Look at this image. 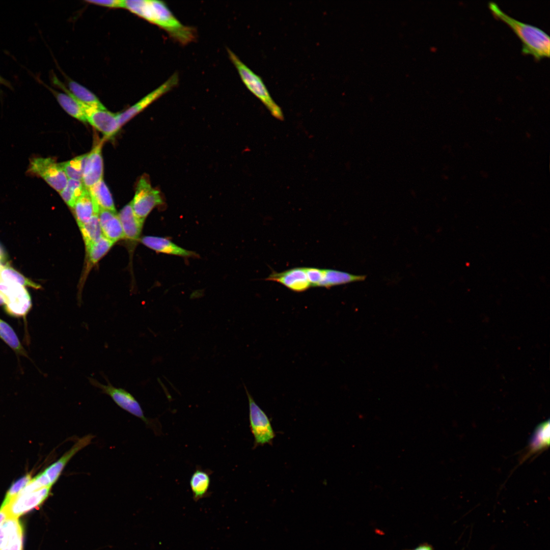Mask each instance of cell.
I'll return each instance as SVG.
<instances>
[{"label": "cell", "mask_w": 550, "mask_h": 550, "mask_svg": "<svg viewBox=\"0 0 550 550\" xmlns=\"http://www.w3.org/2000/svg\"><path fill=\"white\" fill-rule=\"evenodd\" d=\"M125 8L165 31L175 41L185 45L195 41V28L182 23L162 1L126 0Z\"/></svg>", "instance_id": "cell-1"}, {"label": "cell", "mask_w": 550, "mask_h": 550, "mask_svg": "<svg viewBox=\"0 0 550 550\" xmlns=\"http://www.w3.org/2000/svg\"><path fill=\"white\" fill-rule=\"evenodd\" d=\"M488 7L493 16L506 23L519 37L522 43V52L533 56L536 60L549 58L550 37L541 29L511 17L493 2Z\"/></svg>", "instance_id": "cell-2"}, {"label": "cell", "mask_w": 550, "mask_h": 550, "mask_svg": "<svg viewBox=\"0 0 550 550\" xmlns=\"http://www.w3.org/2000/svg\"><path fill=\"white\" fill-rule=\"evenodd\" d=\"M227 51L230 61L236 68L246 88L266 106L275 118L284 119L282 109L271 96L262 78L248 67L239 57L229 48Z\"/></svg>", "instance_id": "cell-3"}, {"label": "cell", "mask_w": 550, "mask_h": 550, "mask_svg": "<svg viewBox=\"0 0 550 550\" xmlns=\"http://www.w3.org/2000/svg\"><path fill=\"white\" fill-rule=\"evenodd\" d=\"M163 202L160 191L151 186L148 176H142L138 182L134 198L131 201L136 217L144 222L150 212Z\"/></svg>", "instance_id": "cell-4"}, {"label": "cell", "mask_w": 550, "mask_h": 550, "mask_svg": "<svg viewBox=\"0 0 550 550\" xmlns=\"http://www.w3.org/2000/svg\"><path fill=\"white\" fill-rule=\"evenodd\" d=\"M29 174L39 177L60 193L66 186L68 178L60 163L50 157H35L30 162Z\"/></svg>", "instance_id": "cell-5"}, {"label": "cell", "mask_w": 550, "mask_h": 550, "mask_svg": "<svg viewBox=\"0 0 550 550\" xmlns=\"http://www.w3.org/2000/svg\"><path fill=\"white\" fill-rule=\"evenodd\" d=\"M0 292L5 300L4 309L9 315L25 317L32 308L31 296L24 286L16 283L0 282Z\"/></svg>", "instance_id": "cell-6"}, {"label": "cell", "mask_w": 550, "mask_h": 550, "mask_svg": "<svg viewBox=\"0 0 550 550\" xmlns=\"http://www.w3.org/2000/svg\"><path fill=\"white\" fill-rule=\"evenodd\" d=\"M249 404L250 426L254 437L255 445L270 444L275 433L266 413L256 403L245 386Z\"/></svg>", "instance_id": "cell-7"}, {"label": "cell", "mask_w": 550, "mask_h": 550, "mask_svg": "<svg viewBox=\"0 0 550 550\" xmlns=\"http://www.w3.org/2000/svg\"><path fill=\"white\" fill-rule=\"evenodd\" d=\"M89 380L93 386L99 389L103 393L109 396L120 407L141 419L147 425L153 427L154 430V427L156 429L155 425L145 417L139 403L128 392L124 389L114 387L108 381L107 384H104L94 378L90 377Z\"/></svg>", "instance_id": "cell-8"}, {"label": "cell", "mask_w": 550, "mask_h": 550, "mask_svg": "<svg viewBox=\"0 0 550 550\" xmlns=\"http://www.w3.org/2000/svg\"><path fill=\"white\" fill-rule=\"evenodd\" d=\"M93 438V435H88L80 438L60 459L34 478L38 485L41 487H51L58 480L69 461L76 453L88 446Z\"/></svg>", "instance_id": "cell-9"}, {"label": "cell", "mask_w": 550, "mask_h": 550, "mask_svg": "<svg viewBox=\"0 0 550 550\" xmlns=\"http://www.w3.org/2000/svg\"><path fill=\"white\" fill-rule=\"evenodd\" d=\"M178 74L175 73L159 87L144 97L134 105L126 111L117 114L120 127H121L154 101L174 88L178 84Z\"/></svg>", "instance_id": "cell-10"}, {"label": "cell", "mask_w": 550, "mask_h": 550, "mask_svg": "<svg viewBox=\"0 0 550 550\" xmlns=\"http://www.w3.org/2000/svg\"><path fill=\"white\" fill-rule=\"evenodd\" d=\"M86 116L87 122L104 135V139L113 137L119 130L117 114L107 110L94 108L77 100Z\"/></svg>", "instance_id": "cell-11"}, {"label": "cell", "mask_w": 550, "mask_h": 550, "mask_svg": "<svg viewBox=\"0 0 550 550\" xmlns=\"http://www.w3.org/2000/svg\"><path fill=\"white\" fill-rule=\"evenodd\" d=\"M51 487H44L32 491L20 493L5 507L9 517L20 515L41 504L49 494ZM3 508V507H2Z\"/></svg>", "instance_id": "cell-12"}, {"label": "cell", "mask_w": 550, "mask_h": 550, "mask_svg": "<svg viewBox=\"0 0 550 550\" xmlns=\"http://www.w3.org/2000/svg\"><path fill=\"white\" fill-rule=\"evenodd\" d=\"M104 140L103 139L98 142L88 153L82 179V182L88 190L103 179V164L101 149Z\"/></svg>", "instance_id": "cell-13"}, {"label": "cell", "mask_w": 550, "mask_h": 550, "mask_svg": "<svg viewBox=\"0 0 550 550\" xmlns=\"http://www.w3.org/2000/svg\"><path fill=\"white\" fill-rule=\"evenodd\" d=\"M266 280L279 283L297 292L305 291L311 287L305 267H295L281 272H273Z\"/></svg>", "instance_id": "cell-14"}, {"label": "cell", "mask_w": 550, "mask_h": 550, "mask_svg": "<svg viewBox=\"0 0 550 550\" xmlns=\"http://www.w3.org/2000/svg\"><path fill=\"white\" fill-rule=\"evenodd\" d=\"M140 241L144 245L157 253L185 258L197 256L196 252L186 250L166 237L145 236L141 238Z\"/></svg>", "instance_id": "cell-15"}, {"label": "cell", "mask_w": 550, "mask_h": 550, "mask_svg": "<svg viewBox=\"0 0 550 550\" xmlns=\"http://www.w3.org/2000/svg\"><path fill=\"white\" fill-rule=\"evenodd\" d=\"M98 215L105 237L113 243L124 238L122 225L116 211L100 209Z\"/></svg>", "instance_id": "cell-16"}, {"label": "cell", "mask_w": 550, "mask_h": 550, "mask_svg": "<svg viewBox=\"0 0 550 550\" xmlns=\"http://www.w3.org/2000/svg\"><path fill=\"white\" fill-rule=\"evenodd\" d=\"M52 80L56 85L60 87L65 92V93H60L48 88L62 108L69 115L75 119L83 122H87L84 112L77 100L56 77H52Z\"/></svg>", "instance_id": "cell-17"}, {"label": "cell", "mask_w": 550, "mask_h": 550, "mask_svg": "<svg viewBox=\"0 0 550 550\" xmlns=\"http://www.w3.org/2000/svg\"><path fill=\"white\" fill-rule=\"evenodd\" d=\"M118 216L122 225L124 238L131 241L138 240L144 222L135 215L131 202L120 210Z\"/></svg>", "instance_id": "cell-18"}, {"label": "cell", "mask_w": 550, "mask_h": 550, "mask_svg": "<svg viewBox=\"0 0 550 550\" xmlns=\"http://www.w3.org/2000/svg\"><path fill=\"white\" fill-rule=\"evenodd\" d=\"M72 208L79 227L88 222L94 214H98L99 210L87 189L77 200Z\"/></svg>", "instance_id": "cell-19"}, {"label": "cell", "mask_w": 550, "mask_h": 550, "mask_svg": "<svg viewBox=\"0 0 550 550\" xmlns=\"http://www.w3.org/2000/svg\"><path fill=\"white\" fill-rule=\"evenodd\" d=\"M365 275H355L335 269H324V277L319 287H332L364 281Z\"/></svg>", "instance_id": "cell-20"}, {"label": "cell", "mask_w": 550, "mask_h": 550, "mask_svg": "<svg viewBox=\"0 0 550 550\" xmlns=\"http://www.w3.org/2000/svg\"><path fill=\"white\" fill-rule=\"evenodd\" d=\"M211 479L208 472L201 469L196 470L189 480V486L195 502L207 495Z\"/></svg>", "instance_id": "cell-21"}, {"label": "cell", "mask_w": 550, "mask_h": 550, "mask_svg": "<svg viewBox=\"0 0 550 550\" xmlns=\"http://www.w3.org/2000/svg\"><path fill=\"white\" fill-rule=\"evenodd\" d=\"M88 190L94 202L99 209L116 211L111 194L103 179Z\"/></svg>", "instance_id": "cell-22"}, {"label": "cell", "mask_w": 550, "mask_h": 550, "mask_svg": "<svg viewBox=\"0 0 550 550\" xmlns=\"http://www.w3.org/2000/svg\"><path fill=\"white\" fill-rule=\"evenodd\" d=\"M68 86L69 91L79 101L94 108L106 109L96 95L83 86L71 80L69 82Z\"/></svg>", "instance_id": "cell-23"}, {"label": "cell", "mask_w": 550, "mask_h": 550, "mask_svg": "<svg viewBox=\"0 0 550 550\" xmlns=\"http://www.w3.org/2000/svg\"><path fill=\"white\" fill-rule=\"evenodd\" d=\"M22 535V527L18 518H7L0 525V549L9 541Z\"/></svg>", "instance_id": "cell-24"}, {"label": "cell", "mask_w": 550, "mask_h": 550, "mask_svg": "<svg viewBox=\"0 0 550 550\" xmlns=\"http://www.w3.org/2000/svg\"><path fill=\"white\" fill-rule=\"evenodd\" d=\"M0 339L16 353L26 356V353L19 338L11 326L0 318Z\"/></svg>", "instance_id": "cell-25"}, {"label": "cell", "mask_w": 550, "mask_h": 550, "mask_svg": "<svg viewBox=\"0 0 550 550\" xmlns=\"http://www.w3.org/2000/svg\"><path fill=\"white\" fill-rule=\"evenodd\" d=\"M0 282L19 284L35 289L41 288L40 285L26 278L8 265H0Z\"/></svg>", "instance_id": "cell-26"}, {"label": "cell", "mask_w": 550, "mask_h": 550, "mask_svg": "<svg viewBox=\"0 0 550 550\" xmlns=\"http://www.w3.org/2000/svg\"><path fill=\"white\" fill-rule=\"evenodd\" d=\"M114 243L102 236L98 240L86 246L89 265L97 263L109 250Z\"/></svg>", "instance_id": "cell-27"}, {"label": "cell", "mask_w": 550, "mask_h": 550, "mask_svg": "<svg viewBox=\"0 0 550 550\" xmlns=\"http://www.w3.org/2000/svg\"><path fill=\"white\" fill-rule=\"evenodd\" d=\"M549 443V421L539 425L533 434L529 446L528 454H533L546 447Z\"/></svg>", "instance_id": "cell-28"}, {"label": "cell", "mask_w": 550, "mask_h": 550, "mask_svg": "<svg viewBox=\"0 0 550 550\" xmlns=\"http://www.w3.org/2000/svg\"><path fill=\"white\" fill-rule=\"evenodd\" d=\"M86 247L98 240L103 235L98 214H94L79 227Z\"/></svg>", "instance_id": "cell-29"}, {"label": "cell", "mask_w": 550, "mask_h": 550, "mask_svg": "<svg viewBox=\"0 0 550 550\" xmlns=\"http://www.w3.org/2000/svg\"><path fill=\"white\" fill-rule=\"evenodd\" d=\"M88 153L77 156L70 160L60 163L68 179L82 181Z\"/></svg>", "instance_id": "cell-30"}, {"label": "cell", "mask_w": 550, "mask_h": 550, "mask_svg": "<svg viewBox=\"0 0 550 550\" xmlns=\"http://www.w3.org/2000/svg\"><path fill=\"white\" fill-rule=\"evenodd\" d=\"M86 189L82 181L68 179L66 186L59 193L64 202L72 208Z\"/></svg>", "instance_id": "cell-31"}, {"label": "cell", "mask_w": 550, "mask_h": 550, "mask_svg": "<svg viewBox=\"0 0 550 550\" xmlns=\"http://www.w3.org/2000/svg\"><path fill=\"white\" fill-rule=\"evenodd\" d=\"M32 479L31 475L27 474L14 482L7 492L1 508L8 505L28 484Z\"/></svg>", "instance_id": "cell-32"}, {"label": "cell", "mask_w": 550, "mask_h": 550, "mask_svg": "<svg viewBox=\"0 0 550 550\" xmlns=\"http://www.w3.org/2000/svg\"><path fill=\"white\" fill-rule=\"evenodd\" d=\"M306 274L311 287H319L324 277V269L315 267H305Z\"/></svg>", "instance_id": "cell-33"}, {"label": "cell", "mask_w": 550, "mask_h": 550, "mask_svg": "<svg viewBox=\"0 0 550 550\" xmlns=\"http://www.w3.org/2000/svg\"><path fill=\"white\" fill-rule=\"evenodd\" d=\"M89 3L113 8H125V0H88Z\"/></svg>", "instance_id": "cell-34"}, {"label": "cell", "mask_w": 550, "mask_h": 550, "mask_svg": "<svg viewBox=\"0 0 550 550\" xmlns=\"http://www.w3.org/2000/svg\"><path fill=\"white\" fill-rule=\"evenodd\" d=\"M22 536H19L9 541L7 545L0 550H22Z\"/></svg>", "instance_id": "cell-35"}, {"label": "cell", "mask_w": 550, "mask_h": 550, "mask_svg": "<svg viewBox=\"0 0 550 550\" xmlns=\"http://www.w3.org/2000/svg\"><path fill=\"white\" fill-rule=\"evenodd\" d=\"M403 550H434V549L431 544L427 542H423L414 548L405 549Z\"/></svg>", "instance_id": "cell-36"}, {"label": "cell", "mask_w": 550, "mask_h": 550, "mask_svg": "<svg viewBox=\"0 0 550 550\" xmlns=\"http://www.w3.org/2000/svg\"><path fill=\"white\" fill-rule=\"evenodd\" d=\"M8 517V514L6 508H0V525Z\"/></svg>", "instance_id": "cell-37"}, {"label": "cell", "mask_w": 550, "mask_h": 550, "mask_svg": "<svg viewBox=\"0 0 550 550\" xmlns=\"http://www.w3.org/2000/svg\"><path fill=\"white\" fill-rule=\"evenodd\" d=\"M1 85L6 86L10 88H12L11 85H10L9 82L6 79H5L4 78H3L2 76H1L0 75V85Z\"/></svg>", "instance_id": "cell-38"}, {"label": "cell", "mask_w": 550, "mask_h": 550, "mask_svg": "<svg viewBox=\"0 0 550 550\" xmlns=\"http://www.w3.org/2000/svg\"><path fill=\"white\" fill-rule=\"evenodd\" d=\"M5 304V300L3 294L0 292V306H4Z\"/></svg>", "instance_id": "cell-39"}, {"label": "cell", "mask_w": 550, "mask_h": 550, "mask_svg": "<svg viewBox=\"0 0 550 550\" xmlns=\"http://www.w3.org/2000/svg\"><path fill=\"white\" fill-rule=\"evenodd\" d=\"M3 262H3V260H2V259H1V258H0V265H1V264H2V263H3Z\"/></svg>", "instance_id": "cell-40"}]
</instances>
